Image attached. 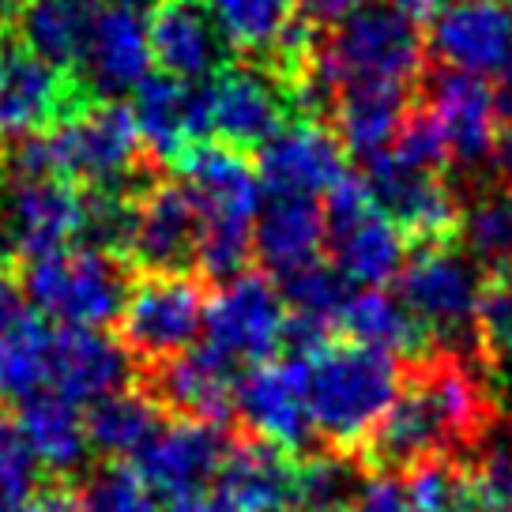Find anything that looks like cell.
<instances>
[{
    "mask_svg": "<svg viewBox=\"0 0 512 512\" xmlns=\"http://www.w3.org/2000/svg\"><path fill=\"white\" fill-rule=\"evenodd\" d=\"M324 241L332 249V264L351 287L381 290L384 283L400 279L407 264V238L377 208L347 226L324 230Z\"/></svg>",
    "mask_w": 512,
    "mask_h": 512,
    "instance_id": "28",
    "label": "cell"
},
{
    "mask_svg": "<svg viewBox=\"0 0 512 512\" xmlns=\"http://www.w3.org/2000/svg\"><path fill=\"white\" fill-rule=\"evenodd\" d=\"M204 332H208V347L223 354L226 362L264 366L283 351V332H287L283 294L264 275H238L215 287V294L208 298Z\"/></svg>",
    "mask_w": 512,
    "mask_h": 512,
    "instance_id": "9",
    "label": "cell"
},
{
    "mask_svg": "<svg viewBox=\"0 0 512 512\" xmlns=\"http://www.w3.org/2000/svg\"><path fill=\"white\" fill-rule=\"evenodd\" d=\"M426 72V38L388 4H373L317 38L298 102H332L347 87H407Z\"/></svg>",
    "mask_w": 512,
    "mask_h": 512,
    "instance_id": "1",
    "label": "cell"
},
{
    "mask_svg": "<svg viewBox=\"0 0 512 512\" xmlns=\"http://www.w3.org/2000/svg\"><path fill=\"white\" fill-rule=\"evenodd\" d=\"M91 102L72 72L53 68L16 38H0V140L46 136Z\"/></svg>",
    "mask_w": 512,
    "mask_h": 512,
    "instance_id": "7",
    "label": "cell"
},
{
    "mask_svg": "<svg viewBox=\"0 0 512 512\" xmlns=\"http://www.w3.org/2000/svg\"><path fill=\"white\" fill-rule=\"evenodd\" d=\"M80 512H162L159 494L147 486L132 464H106L76 494Z\"/></svg>",
    "mask_w": 512,
    "mask_h": 512,
    "instance_id": "38",
    "label": "cell"
},
{
    "mask_svg": "<svg viewBox=\"0 0 512 512\" xmlns=\"http://www.w3.org/2000/svg\"><path fill=\"white\" fill-rule=\"evenodd\" d=\"M324 245V204L305 196H268L253 223V256L268 275L302 272L317 264Z\"/></svg>",
    "mask_w": 512,
    "mask_h": 512,
    "instance_id": "25",
    "label": "cell"
},
{
    "mask_svg": "<svg viewBox=\"0 0 512 512\" xmlns=\"http://www.w3.org/2000/svg\"><path fill=\"white\" fill-rule=\"evenodd\" d=\"M403 388V366L358 343H328L309 358V418L317 441L358 452Z\"/></svg>",
    "mask_w": 512,
    "mask_h": 512,
    "instance_id": "2",
    "label": "cell"
},
{
    "mask_svg": "<svg viewBox=\"0 0 512 512\" xmlns=\"http://www.w3.org/2000/svg\"><path fill=\"white\" fill-rule=\"evenodd\" d=\"M411 110L415 106L407 87H347L328 102V113L336 121V140L347 155L366 162L392 151Z\"/></svg>",
    "mask_w": 512,
    "mask_h": 512,
    "instance_id": "26",
    "label": "cell"
},
{
    "mask_svg": "<svg viewBox=\"0 0 512 512\" xmlns=\"http://www.w3.org/2000/svg\"><path fill=\"white\" fill-rule=\"evenodd\" d=\"M98 16H102V0H27L12 23H16V42H23L53 68L76 76Z\"/></svg>",
    "mask_w": 512,
    "mask_h": 512,
    "instance_id": "27",
    "label": "cell"
},
{
    "mask_svg": "<svg viewBox=\"0 0 512 512\" xmlns=\"http://www.w3.org/2000/svg\"><path fill=\"white\" fill-rule=\"evenodd\" d=\"M479 351L494 366H512V268L486 275L479 309Z\"/></svg>",
    "mask_w": 512,
    "mask_h": 512,
    "instance_id": "39",
    "label": "cell"
},
{
    "mask_svg": "<svg viewBox=\"0 0 512 512\" xmlns=\"http://www.w3.org/2000/svg\"><path fill=\"white\" fill-rule=\"evenodd\" d=\"M494 162H497V170L509 177V185H512V121L509 125H501V132H497Z\"/></svg>",
    "mask_w": 512,
    "mask_h": 512,
    "instance_id": "47",
    "label": "cell"
},
{
    "mask_svg": "<svg viewBox=\"0 0 512 512\" xmlns=\"http://www.w3.org/2000/svg\"><path fill=\"white\" fill-rule=\"evenodd\" d=\"M34 512H80V505L68 490H42L34 494Z\"/></svg>",
    "mask_w": 512,
    "mask_h": 512,
    "instance_id": "45",
    "label": "cell"
},
{
    "mask_svg": "<svg viewBox=\"0 0 512 512\" xmlns=\"http://www.w3.org/2000/svg\"><path fill=\"white\" fill-rule=\"evenodd\" d=\"M34 475H38V464L19 437L16 418L0 411V505L34 497Z\"/></svg>",
    "mask_w": 512,
    "mask_h": 512,
    "instance_id": "40",
    "label": "cell"
},
{
    "mask_svg": "<svg viewBox=\"0 0 512 512\" xmlns=\"http://www.w3.org/2000/svg\"><path fill=\"white\" fill-rule=\"evenodd\" d=\"M147 31H151V57L162 76H174L181 83H204L230 64L223 34L200 4L159 0L147 16Z\"/></svg>",
    "mask_w": 512,
    "mask_h": 512,
    "instance_id": "21",
    "label": "cell"
},
{
    "mask_svg": "<svg viewBox=\"0 0 512 512\" xmlns=\"http://www.w3.org/2000/svg\"><path fill=\"white\" fill-rule=\"evenodd\" d=\"M234 392H238L234 362L215 354L208 343L177 354L151 373V400L177 411V418L226 426V418L234 411Z\"/></svg>",
    "mask_w": 512,
    "mask_h": 512,
    "instance_id": "22",
    "label": "cell"
},
{
    "mask_svg": "<svg viewBox=\"0 0 512 512\" xmlns=\"http://www.w3.org/2000/svg\"><path fill=\"white\" fill-rule=\"evenodd\" d=\"M83 192L64 177L0 174V245L23 264L61 253L80 238Z\"/></svg>",
    "mask_w": 512,
    "mask_h": 512,
    "instance_id": "8",
    "label": "cell"
},
{
    "mask_svg": "<svg viewBox=\"0 0 512 512\" xmlns=\"http://www.w3.org/2000/svg\"><path fill=\"white\" fill-rule=\"evenodd\" d=\"M211 87V136H219L234 151H249L272 140L287 125L294 98L283 83L275 80L264 64L230 61L208 80Z\"/></svg>",
    "mask_w": 512,
    "mask_h": 512,
    "instance_id": "12",
    "label": "cell"
},
{
    "mask_svg": "<svg viewBox=\"0 0 512 512\" xmlns=\"http://www.w3.org/2000/svg\"><path fill=\"white\" fill-rule=\"evenodd\" d=\"M31 317V305H27V294H23V283H16L12 275L0 272V336L12 332L16 324Z\"/></svg>",
    "mask_w": 512,
    "mask_h": 512,
    "instance_id": "43",
    "label": "cell"
},
{
    "mask_svg": "<svg viewBox=\"0 0 512 512\" xmlns=\"http://www.w3.org/2000/svg\"><path fill=\"white\" fill-rule=\"evenodd\" d=\"M249 256H253V223L200 219V238H196V256H192V268L200 272V279L223 287L230 279L245 275Z\"/></svg>",
    "mask_w": 512,
    "mask_h": 512,
    "instance_id": "37",
    "label": "cell"
},
{
    "mask_svg": "<svg viewBox=\"0 0 512 512\" xmlns=\"http://www.w3.org/2000/svg\"><path fill=\"white\" fill-rule=\"evenodd\" d=\"M369 467L358 452L320 448L298 464V512H347L369 486Z\"/></svg>",
    "mask_w": 512,
    "mask_h": 512,
    "instance_id": "33",
    "label": "cell"
},
{
    "mask_svg": "<svg viewBox=\"0 0 512 512\" xmlns=\"http://www.w3.org/2000/svg\"><path fill=\"white\" fill-rule=\"evenodd\" d=\"M57 177L87 189L125 192L140 200L159 185L151 177V159L144 155L140 132L125 102H91L72 113L64 125L46 132Z\"/></svg>",
    "mask_w": 512,
    "mask_h": 512,
    "instance_id": "3",
    "label": "cell"
},
{
    "mask_svg": "<svg viewBox=\"0 0 512 512\" xmlns=\"http://www.w3.org/2000/svg\"><path fill=\"white\" fill-rule=\"evenodd\" d=\"M83 426H87V441L95 452L113 456V460H125V456L132 460L162 426V407L151 400V392L121 388L106 400L91 403Z\"/></svg>",
    "mask_w": 512,
    "mask_h": 512,
    "instance_id": "32",
    "label": "cell"
},
{
    "mask_svg": "<svg viewBox=\"0 0 512 512\" xmlns=\"http://www.w3.org/2000/svg\"><path fill=\"white\" fill-rule=\"evenodd\" d=\"M234 411L260 441L290 456L317 445L309 418V362L302 358H272L238 377Z\"/></svg>",
    "mask_w": 512,
    "mask_h": 512,
    "instance_id": "11",
    "label": "cell"
},
{
    "mask_svg": "<svg viewBox=\"0 0 512 512\" xmlns=\"http://www.w3.org/2000/svg\"><path fill=\"white\" fill-rule=\"evenodd\" d=\"M0 512H34V497H27V501H12V505H0Z\"/></svg>",
    "mask_w": 512,
    "mask_h": 512,
    "instance_id": "48",
    "label": "cell"
},
{
    "mask_svg": "<svg viewBox=\"0 0 512 512\" xmlns=\"http://www.w3.org/2000/svg\"><path fill=\"white\" fill-rule=\"evenodd\" d=\"M467 253L490 264V272L512 268V185L479 196L460 219Z\"/></svg>",
    "mask_w": 512,
    "mask_h": 512,
    "instance_id": "36",
    "label": "cell"
},
{
    "mask_svg": "<svg viewBox=\"0 0 512 512\" xmlns=\"http://www.w3.org/2000/svg\"><path fill=\"white\" fill-rule=\"evenodd\" d=\"M49 343H53V328L34 313L0 336V400L27 403L46 392Z\"/></svg>",
    "mask_w": 512,
    "mask_h": 512,
    "instance_id": "34",
    "label": "cell"
},
{
    "mask_svg": "<svg viewBox=\"0 0 512 512\" xmlns=\"http://www.w3.org/2000/svg\"><path fill=\"white\" fill-rule=\"evenodd\" d=\"M204 12L219 27L226 49L253 64L272 61L275 49L283 46V38L302 16L298 0H208Z\"/></svg>",
    "mask_w": 512,
    "mask_h": 512,
    "instance_id": "31",
    "label": "cell"
},
{
    "mask_svg": "<svg viewBox=\"0 0 512 512\" xmlns=\"http://www.w3.org/2000/svg\"><path fill=\"white\" fill-rule=\"evenodd\" d=\"M422 110L430 113L437 132H441L448 162L471 170V166H482L486 159H494L501 117H497L494 87L486 80L441 68V72L430 76Z\"/></svg>",
    "mask_w": 512,
    "mask_h": 512,
    "instance_id": "17",
    "label": "cell"
},
{
    "mask_svg": "<svg viewBox=\"0 0 512 512\" xmlns=\"http://www.w3.org/2000/svg\"><path fill=\"white\" fill-rule=\"evenodd\" d=\"M400 302L430 332L433 347L445 343V354H460L467 343L479 347V309L486 294V272L479 260L452 241L418 245L407 253L400 272Z\"/></svg>",
    "mask_w": 512,
    "mask_h": 512,
    "instance_id": "5",
    "label": "cell"
},
{
    "mask_svg": "<svg viewBox=\"0 0 512 512\" xmlns=\"http://www.w3.org/2000/svg\"><path fill=\"white\" fill-rule=\"evenodd\" d=\"M200 238V208L177 181H159L140 196L128 260L147 275H189Z\"/></svg>",
    "mask_w": 512,
    "mask_h": 512,
    "instance_id": "19",
    "label": "cell"
},
{
    "mask_svg": "<svg viewBox=\"0 0 512 512\" xmlns=\"http://www.w3.org/2000/svg\"><path fill=\"white\" fill-rule=\"evenodd\" d=\"M128 377H132V354L121 339L87 328H53L46 392L76 407L80 403L91 407L95 400L128 388Z\"/></svg>",
    "mask_w": 512,
    "mask_h": 512,
    "instance_id": "20",
    "label": "cell"
},
{
    "mask_svg": "<svg viewBox=\"0 0 512 512\" xmlns=\"http://www.w3.org/2000/svg\"><path fill=\"white\" fill-rule=\"evenodd\" d=\"M151 31L147 12L128 4H106L95 23L91 46L83 53L76 80L95 102H121V95L136 91L151 76Z\"/></svg>",
    "mask_w": 512,
    "mask_h": 512,
    "instance_id": "18",
    "label": "cell"
},
{
    "mask_svg": "<svg viewBox=\"0 0 512 512\" xmlns=\"http://www.w3.org/2000/svg\"><path fill=\"white\" fill-rule=\"evenodd\" d=\"M219 501L234 512H290L298 501V460L260 437L234 441L219 467Z\"/></svg>",
    "mask_w": 512,
    "mask_h": 512,
    "instance_id": "24",
    "label": "cell"
},
{
    "mask_svg": "<svg viewBox=\"0 0 512 512\" xmlns=\"http://www.w3.org/2000/svg\"><path fill=\"white\" fill-rule=\"evenodd\" d=\"M23 4H27V0H0V8H4V16L8 19H16V12L23 8Z\"/></svg>",
    "mask_w": 512,
    "mask_h": 512,
    "instance_id": "49",
    "label": "cell"
},
{
    "mask_svg": "<svg viewBox=\"0 0 512 512\" xmlns=\"http://www.w3.org/2000/svg\"><path fill=\"white\" fill-rule=\"evenodd\" d=\"M185 177V189L192 192L200 219H241L256 223V211L264 204L260 177L249 159L226 144H196L177 162Z\"/></svg>",
    "mask_w": 512,
    "mask_h": 512,
    "instance_id": "23",
    "label": "cell"
},
{
    "mask_svg": "<svg viewBox=\"0 0 512 512\" xmlns=\"http://www.w3.org/2000/svg\"><path fill=\"white\" fill-rule=\"evenodd\" d=\"M170 512H234V509H230L226 501H219V497L196 494V497H181V501H174Z\"/></svg>",
    "mask_w": 512,
    "mask_h": 512,
    "instance_id": "46",
    "label": "cell"
},
{
    "mask_svg": "<svg viewBox=\"0 0 512 512\" xmlns=\"http://www.w3.org/2000/svg\"><path fill=\"white\" fill-rule=\"evenodd\" d=\"M290 512H294V509H290Z\"/></svg>",
    "mask_w": 512,
    "mask_h": 512,
    "instance_id": "51",
    "label": "cell"
},
{
    "mask_svg": "<svg viewBox=\"0 0 512 512\" xmlns=\"http://www.w3.org/2000/svg\"><path fill=\"white\" fill-rule=\"evenodd\" d=\"M208 294L192 275H144L132 279L125 313H121V343L128 354L162 366L177 354L196 347L204 332Z\"/></svg>",
    "mask_w": 512,
    "mask_h": 512,
    "instance_id": "6",
    "label": "cell"
},
{
    "mask_svg": "<svg viewBox=\"0 0 512 512\" xmlns=\"http://www.w3.org/2000/svg\"><path fill=\"white\" fill-rule=\"evenodd\" d=\"M16 426L38 467H46L53 475H72L87 464L91 441H87V426L76 403L42 392L34 400L19 403Z\"/></svg>",
    "mask_w": 512,
    "mask_h": 512,
    "instance_id": "30",
    "label": "cell"
},
{
    "mask_svg": "<svg viewBox=\"0 0 512 512\" xmlns=\"http://www.w3.org/2000/svg\"><path fill=\"white\" fill-rule=\"evenodd\" d=\"M392 155H400V159L411 162V166H422V170H437V174H441V166L448 162L445 140H441L433 117L422 110V106L411 110V117H407V125H403V132H400V140L392 144Z\"/></svg>",
    "mask_w": 512,
    "mask_h": 512,
    "instance_id": "41",
    "label": "cell"
},
{
    "mask_svg": "<svg viewBox=\"0 0 512 512\" xmlns=\"http://www.w3.org/2000/svg\"><path fill=\"white\" fill-rule=\"evenodd\" d=\"M256 177L268 196H328L347 177V151L317 117H298L256 151Z\"/></svg>",
    "mask_w": 512,
    "mask_h": 512,
    "instance_id": "13",
    "label": "cell"
},
{
    "mask_svg": "<svg viewBox=\"0 0 512 512\" xmlns=\"http://www.w3.org/2000/svg\"><path fill=\"white\" fill-rule=\"evenodd\" d=\"M366 189L373 208L400 230L403 238H415L422 245L452 241L460 234V200L445 185L437 170H422L403 162L400 155L384 151L381 159L366 162Z\"/></svg>",
    "mask_w": 512,
    "mask_h": 512,
    "instance_id": "10",
    "label": "cell"
},
{
    "mask_svg": "<svg viewBox=\"0 0 512 512\" xmlns=\"http://www.w3.org/2000/svg\"><path fill=\"white\" fill-rule=\"evenodd\" d=\"M132 121L140 132L144 155L151 162H181L185 151L208 144L211 136V87L181 83L174 76L151 72L132 91Z\"/></svg>",
    "mask_w": 512,
    "mask_h": 512,
    "instance_id": "15",
    "label": "cell"
},
{
    "mask_svg": "<svg viewBox=\"0 0 512 512\" xmlns=\"http://www.w3.org/2000/svg\"><path fill=\"white\" fill-rule=\"evenodd\" d=\"M347 512H411L403 479H396V475H373L369 486L362 490V497Z\"/></svg>",
    "mask_w": 512,
    "mask_h": 512,
    "instance_id": "42",
    "label": "cell"
},
{
    "mask_svg": "<svg viewBox=\"0 0 512 512\" xmlns=\"http://www.w3.org/2000/svg\"><path fill=\"white\" fill-rule=\"evenodd\" d=\"M279 294H283V305H287V317L317 324L324 332H336L354 298V287L343 279L336 264L317 260V264H309L302 272L287 275Z\"/></svg>",
    "mask_w": 512,
    "mask_h": 512,
    "instance_id": "35",
    "label": "cell"
},
{
    "mask_svg": "<svg viewBox=\"0 0 512 512\" xmlns=\"http://www.w3.org/2000/svg\"><path fill=\"white\" fill-rule=\"evenodd\" d=\"M230 445L234 441L226 426L174 418V422H162L155 437L132 456V467L155 494L181 501V497H196L219 475Z\"/></svg>",
    "mask_w": 512,
    "mask_h": 512,
    "instance_id": "14",
    "label": "cell"
},
{
    "mask_svg": "<svg viewBox=\"0 0 512 512\" xmlns=\"http://www.w3.org/2000/svg\"><path fill=\"white\" fill-rule=\"evenodd\" d=\"M430 49L452 72L501 80L512 64V0H448L430 27Z\"/></svg>",
    "mask_w": 512,
    "mask_h": 512,
    "instance_id": "16",
    "label": "cell"
},
{
    "mask_svg": "<svg viewBox=\"0 0 512 512\" xmlns=\"http://www.w3.org/2000/svg\"><path fill=\"white\" fill-rule=\"evenodd\" d=\"M448 0H388V8L392 12H400L407 23H415L418 31L422 27H433V19L445 12Z\"/></svg>",
    "mask_w": 512,
    "mask_h": 512,
    "instance_id": "44",
    "label": "cell"
},
{
    "mask_svg": "<svg viewBox=\"0 0 512 512\" xmlns=\"http://www.w3.org/2000/svg\"><path fill=\"white\" fill-rule=\"evenodd\" d=\"M0 38H8V16H4V8H0Z\"/></svg>",
    "mask_w": 512,
    "mask_h": 512,
    "instance_id": "50",
    "label": "cell"
},
{
    "mask_svg": "<svg viewBox=\"0 0 512 512\" xmlns=\"http://www.w3.org/2000/svg\"><path fill=\"white\" fill-rule=\"evenodd\" d=\"M132 290L128 268L110 253L87 245H68L61 253L23 264V294L34 317L53 320L57 328L106 332L121 320Z\"/></svg>",
    "mask_w": 512,
    "mask_h": 512,
    "instance_id": "4",
    "label": "cell"
},
{
    "mask_svg": "<svg viewBox=\"0 0 512 512\" xmlns=\"http://www.w3.org/2000/svg\"><path fill=\"white\" fill-rule=\"evenodd\" d=\"M339 332H347L358 347L396 358L400 366H415L433 354L430 332L407 313L400 298H392L384 290H354L351 305L339 320Z\"/></svg>",
    "mask_w": 512,
    "mask_h": 512,
    "instance_id": "29",
    "label": "cell"
}]
</instances>
